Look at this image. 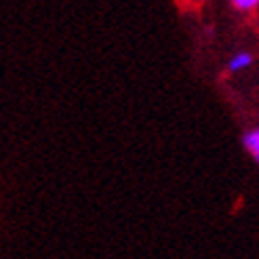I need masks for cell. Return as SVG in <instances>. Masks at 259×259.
Returning <instances> with one entry per match:
<instances>
[{
	"label": "cell",
	"mask_w": 259,
	"mask_h": 259,
	"mask_svg": "<svg viewBox=\"0 0 259 259\" xmlns=\"http://www.w3.org/2000/svg\"><path fill=\"white\" fill-rule=\"evenodd\" d=\"M242 144H244V148L253 154V158L259 162V128H257V131H249L247 135H244Z\"/></svg>",
	"instance_id": "obj_2"
},
{
	"label": "cell",
	"mask_w": 259,
	"mask_h": 259,
	"mask_svg": "<svg viewBox=\"0 0 259 259\" xmlns=\"http://www.w3.org/2000/svg\"><path fill=\"white\" fill-rule=\"evenodd\" d=\"M232 7H234L236 11H240V13H249V11H255L259 7V3L257 0H234Z\"/></svg>",
	"instance_id": "obj_3"
},
{
	"label": "cell",
	"mask_w": 259,
	"mask_h": 259,
	"mask_svg": "<svg viewBox=\"0 0 259 259\" xmlns=\"http://www.w3.org/2000/svg\"><path fill=\"white\" fill-rule=\"evenodd\" d=\"M251 63H253V55H251V53H236L234 57L230 59L228 70H230V72H238V70L249 68Z\"/></svg>",
	"instance_id": "obj_1"
}]
</instances>
